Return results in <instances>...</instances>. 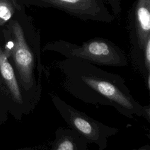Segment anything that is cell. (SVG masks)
Masks as SVG:
<instances>
[{"label":"cell","mask_w":150,"mask_h":150,"mask_svg":"<svg viewBox=\"0 0 150 150\" xmlns=\"http://www.w3.org/2000/svg\"><path fill=\"white\" fill-rule=\"evenodd\" d=\"M62 88L81 101L107 105L128 118L143 117L150 122V106L142 105L132 96L125 79L86 60L66 58L53 62Z\"/></svg>","instance_id":"cell-1"},{"label":"cell","mask_w":150,"mask_h":150,"mask_svg":"<svg viewBox=\"0 0 150 150\" xmlns=\"http://www.w3.org/2000/svg\"><path fill=\"white\" fill-rule=\"evenodd\" d=\"M0 38L21 87L36 107L41 98L42 76L46 69L41 60L39 33L14 21Z\"/></svg>","instance_id":"cell-2"},{"label":"cell","mask_w":150,"mask_h":150,"mask_svg":"<svg viewBox=\"0 0 150 150\" xmlns=\"http://www.w3.org/2000/svg\"><path fill=\"white\" fill-rule=\"evenodd\" d=\"M41 51L54 52L66 58L81 59L102 66L124 67L128 63V56L122 49L102 38L91 39L80 45L63 40L51 41L46 43Z\"/></svg>","instance_id":"cell-3"},{"label":"cell","mask_w":150,"mask_h":150,"mask_svg":"<svg viewBox=\"0 0 150 150\" xmlns=\"http://www.w3.org/2000/svg\"><path fill=\"white\" fill-rule=\"evenodd\" d=\"M35 107L21 87L0 38V124L9 115L21 120Z\"/></svg>","instance_id":"cell-4"},{"label":"cell","mask_w":150,"mask_h":150,"mask_svg":"<svg viewBox=\"0 0 150 150\" xmlns=\"http://www.w3.org/2000/svg\"><path fill=\"white\" fill-rule=\"evenodd\" d=\"M127 29L130 44L128 58L149 90L150 73L144 67V52L150 42V0H136L129 15Z\"/></svg>","instance_id":"cell-5"},{"label":"cell","mask_w":150,"mask_h":150,"mask_svg":"<svg viewBox=\"0 0 150 150\" xmlns=\"http://www.w3.org/2000/svg\"><path fill=\"white\" fill-rule=\"evenodd\" d=\"M49 96L55 108L69 127L88 144L97 145L99 150L105 149L108 145V138L118 132L117 128L108 126L77 110L58 96L53 93Z\"/></svg>","instance_id":"cell-6"},{"label":"cell","mask_w":150,"mask_h":150,"mask_svg":"<svg viewBox=\"0 0 150 150\" xmlns=\"http://www.w3.org/2000/svg\"><path fill=\"white\" fill-rule=\"evenodd\" d=\"M35 2L40 6L54 8L82 20L110 23L114 19L102 0H35Z\"/></svg>","instance_id":"cell-7"},{"label":"cell","mask_w":150,"mask_h":150,"mask_svg":"<svg viewBox=\"0 0 150 150\" xmlns=\"http://www.w3.org/2000/svg\"><path fill=\"white\" fill-rule=\"evenodd\" d=\"M88 143L79 133L70 128H59L51 146L52 150H88Z\"/></svg>","instance_id":"cell-8"},{"label":"cell","mask_w":150,"mask_h":150,"mask_svg":"<svg viewBox=\"0 0 150 150\" xmlns=\"http://www.w3.org/2000/svg\"><path fill=\"white\" fill-rule=\"evenodd\" d=\"M13 15L10 7L5 4H0V25L9 21Z\"/></svg>","instance_id":"cell-9"},{"label":"cell","mask_w":150,"mask_h":150,"mask_svg":"<svg viewBox=\"0 0 150 150\" xmlns=\"http://www.w3.org/2000/svg\"><path fill=\"white\" fill-rule=\"evenodd\" d=\"M110 4L114 15L117 16L121 12V6L120 0H108Z\"/></svg>","instance_id":"cell-10"}]
</instances>
